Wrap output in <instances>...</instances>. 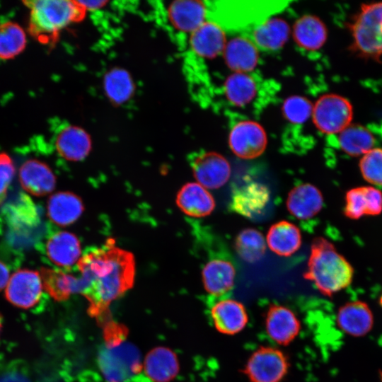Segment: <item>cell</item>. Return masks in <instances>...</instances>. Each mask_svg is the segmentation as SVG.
<instances>
[{"label":"cell","mask_w":382,"mask_h":382,"mask_svg":"<svg viewBox=\"0 0 382 382\" xmlns=\"http://www.w3.org/2000/svg\"><path fill=\"white\" fill-rule=\"evenodd\" d=\"M291 34L301 49L314 52L325 45L328 38V29L320 18L306 14L295 21Z\"/></svg>","instance_id":"obj_22"},{"label":"cell","mask_w":382,"mask_h":382,"mask_svg":"<svg viewBox=\"0 0 382 382\" xmlns=\"http://www.w3.org/2000/svg\"><path fill=\"white\" fill-rule=\"evenodd\" d=\"M323 198L314 185L304 183L294 187L289 193L286 207L289 212L299 219H308L322 209Z\"/></svg>","instance_id":"obj_25"},{"label":"cell","mask_w":382,"mask_h":382,"mask_svg":"<svg viewBox=\"0 0 382 382\" xmlns=\"http://www.w3.org/2000/svg\"><path fill=\"white\" fill-rule=\"evenodd\" d=\"M103 88L106 96L112 102L121 104L127 101L132 96L134 85L127 71L115 68L105 74Z\"/></svg>","instance_id":"obj_34"},{"label":"cell","mask_w":382,"mask_h":382,"mask_svg":"<svg viewBox=\"0 0 382 382\" xmlns=\"http://www.w3.org/2000/svg\"><path fill=\"white\" fill-rule=\"evenodd\" d=\"M76 265L80 294L89 303L88 313L102 321L107 320L110 304L134 284L136 265L133 254L109 238L102 245L88 249Z\"/></svg>","instance_id":"obj_1"},{"label":"cell","mask_w":382,"mask_h":382,"mask_svg":"<svg viewBox=\"0 0 382 382\" xmlns=\"http://www.w3.org/2000/svg\"><path fill=\"white\" fill-rule=\"evenodd\" d=\"M168 16L175 29L191 34L207 20L208 6L201 1H175L169 5Z\"/></svg>","instance_id":"obj_16"},{"label":"cell","mask_w":382,"mask_h":382,"mask_svg":"<svg viewBox=\"0 0 382 382\" xmlns=\"http://www.w3.org/2000/svg\"><path fill=\"white\" fill-rule=\"evenodd\" d=\"M287 370V359L280 350L261 347L250 357L245 373L250 382H280Z\"/></svg>","instance_id":"obj_8"},{"label":"cell","mask_w":382,"mask_h":382,"mask_svg":"<svg viewBox=\"0 0 382 382\" xmlns=\"http://www.w3.org/2000/svg\"><path fill=\"white\" fill-rule=\"evenodd\" d=\"M54 145L59 155L70 161L83 160L91 149L89 134L76 125H66L60 129L55 138Z\"/></svg>","instance_id":"obj_20"},{"label":"cell","mask_w":382,"mask_h":382,"mask_svg":"<svg viewBox=\"0 0 382 382\" xmlns=\"http://www.w3.org/2000/svg\"><path fill=\"white\" fill-rule=\"evenodd\" d=\"M97 360L105 382H143L140 352L130 342L105 343Z\"/></svg>","instance_id":"obj_5"},{"label":"cell","mask_w":382,"mask_h":382,"mask_svg":"<svg viewBox=\"0 0 382 382\" xmlns=\"http://www.w3.org/2000/svg\"><path fill=\"white\" fill-rule=\"evenodd\" d=\"M349 28L352 50L362 58L379 61L382 57V2L362 4Z\"/></svg>","instance_id":"obj_4"},{"label":"cell","mask_w":382,"mask_h":382,"mask_svg":"<svg viewBox=\"0 0 382 382\" xmlns=\"http://www.w3.org/2000/svg\"><path fill=\"white\" fill-rule=\"evenodd\" d=\"M300 322L289 308L272 305L266 314L265 328L268 336L280 345L290 343L298 335Z\"/></svg>","instance_id":"obj_15"},{"label":"cell","mask_w":382,"mask_h":382,"mask_svg":"<svg viewBox=\"0 0 382 382\" xmlns=\"http://www.w3.org/2000/svg\"><path fill=\"white\" fill-rule=\"evenodd\" d=\"M25 30L18 23H0V59L10 60L21 54L27 46Z\"/></svg>","instance_id":"obj_33"},{"label":"cell","mask_w":382,"mask_h":382,"mask_svg":"<svg viewBox=\"0 0 382 382\" xmlns=\"http://www.w3.org/2000/svg\"><path fill=\"white\" fill-rule=\"evenodd\" d=\"M42 289L40 272L29 269H21L9 278L5 296L13 305L28 309L38 303Z\"/></svg>","instance_id":"obj_11"},{"label":"cell","mask_w":382,"mask_h":382,"mask_svg":"<svg viewBox=\"0 0 382 382\" xmlns=\"http://www.w3.org/2000/svg\"><path fill=\"white\" fill-rule=\"evenodd\" d=\"M227 41L225 30L216 22L207 19L190 34V44L196 55L212 59L223 54Z\"/></svg>","instance_id":"obj_14"},{"label":"cell","mask_w":382,"mask_h":382,"mask_svg":"<svg viewBox=\"0 0 382 382\" xmlns=\"http://www.w3.org/2000/svg\"><path fill=\"white\" fill-rule=\"evenodd\" d=\"M9 278V270L7 266L0 261V291L6 286Z\"/></svg>","instance_id":"obj_43"},{"label":"cell","mask_w":382,"mask_h":382,"mask_svg":"<svg viewBox=\"0 0 382 382\" xmlns=\"http://www.w3.org/2000/svg\"><path fill=\"white\" fill-rule=\"evenodd\" d=\"M270 198V192L266 185L250 182L233 190L230 209L240 215L253 219L265 209Z\"/></svg>","instance_id":"obj_12"},{"label":"cell","mask_w":382,"mask_h":382,"mask_svg":"<svg viewBox=\"0 0 382 382\" xmlns=\"http://www.w3.org/2000/svg\"><path fill=\"white\" fill-rule=\"evenodd\" d=\"M290 34L287 22L272 16L254 25L250 39L258 49L275 51L286 44Z\"/></svg>","instance_id":"obj_21"},{"label":"cell","mask_w":382,"mask_h":382,"mask_svg":"<svg viewBox=\"0 0 382 382\" xmlns=\"http://www.w3.org/2000/svg\"><path fill=\"white\" fill-rule=\"evenodd\" d=\"M29 9L30 35L43 45H51L62 30L84 16L76 1L35 0L23 1Z\"/></svg>","instance_id":"obj_3"},{"label":"cell","mask_w":382,"mask_h":382,"mask_svg":"<svg viewBox=\"0 0 382 382\" xmlns=\"http://www.w3.org/2000/svg\"><path fill=\"white\" fill-rule=\"evenodd\" d=\"M176 204L184 214L192 217L208 216L215 207L213 196L197 183L184 185L177 194Z\"/></svg>","instance_id":"obj_24"},{"label":"cell","mask_w":382,"mask_h":382,"mask_svg":"<svg viewBox=\"0 0 382 382\" xmlns=\"http://www.w3.org/2000/svg\"><path fill=\"white\" fill-rule=\"evenodd\" d=\"M202 276L205 290L212 296H220L232 289L236 270L229 261L214 259L204 265Z\"/></svg>","instance_id":"obj_28"},{"label":"cell","mask_w":382,"mask_h":382,"mask_svg":"<svg viewBox=\"0 0 382 382\" xmlns=\"http://www.w3.org/2000/svg\"><path fill=\"white\" fill-rule=\"evenodd\" d=\"M197 183L207 189L223 186L231 175L228 161L221 154L214 151L195 154L190 162Z\"/></svg>","instance_id":"obj_10"},{"label":"cell","mask_w":382,"mask_h":382,"mask_svg":"<svg viewBox=\"0 0 382 382\" xmlns=\"http://www.w3.org/2000/svg\"><path fill=\"white\" fill-rule=\"evenodd\" d=\"M45 250L50 260L64 269L76 265L81 256L79 238L69 231H62L54 233L47 240Z\"/></svg>","instance_id":"obj_23"},{"label":"cell","mask_w":382,"mask_h":382,"mask_svg":"<svg viewBox=\"0 0 382 382\" xmlns=\"http://www.w3.org/2000/svg\"><path fill=\"white\" fill-rule=\"evenodd\" d=\"M338 142L345 153L352 156H359L373 149L375 138L364 126L351 123L339 133Z\"/></svg>","instance_id":"obj_32"},{"label":"cell","mask_w":382,"mask_h":382,"mask_svg":"<svg viewBox=\"0 0 382 382\" xmlns=\"http://www.w3.org/2000/svg\"><path fill=\"white\" fill-rule=\"evenodd\" d=\"M352 103L338 94L323 95L313 105V122L318 130L323 134H339L352 123Z\"/></svg>","instance_id":"obj_7"},{"label":"cell","mask_w":382,"mask_h":382,"mask_svg":"<svg viewBox=\"0 0 382 382\" xmlns=\"http://www.w3.org/2000/svg\"><path fill=\"white\" fill-rule=\"evenodd\" d=\"M313 104L301 96H291L283 103L284 117L293 125H302L311 117Z\"/></svg>","instance_id":"obj_36"},{"label":"cell","mask_w":382,"mask_h":382,"mask_svg":"<svg viewBox=\"0 0 382 382\" xmlns=\"http://www.w3.org/2000/svg\"><path fill=\"white\" fill-rule=\"evenodd\" d=\"M363 178L369 183L382 186V149L373 148L359 161Z\"/></svg>","instance_id":"obj_37"},{"label":"cell","mask_w":382,"mask_h":382,"mask_svg":"<svg viewBox=\"0 0 382 382\" xmlns=\"http://www.w3.org/2000/svg\"><path fill=\"white\" fill-rule=\"evenodd\" d=\"M354 269L335 246L324 238L313 239L304 278L324 295L331 296L352 282Z\"/></svg>","instance_id":"obj_2"},{"label":"cell","mask_w":382,"mask_h":382,"mask_svg":"<svg viewBox=\"0 0 382 382\" xmlns=\"http://www.w3.org/2000/svg\"><path fill=\"white\" fill-rule=\"evenodd\" d=\"M0 382H32L22 362H12L0 375Z\"/></svg>","instance_id":"obj_40"},{"label":"cell","mask_w":382,"mask_h":382,"mask_svg":"<svg viewBox=\"0 0 382 382\" xmlns=\"http://www.w3.org/2000/svg\"><path fill=\"white\" fill-rule=\"evenodd\" d=\"M210 315L216 329L226 335L241 332L248 320L244 306L231 299H221L214 303L210 309Z\"/></svg>","instance_id":"obj_17"},{"label":"cell","mask_w":382,"mask_h":382,"mask_svg":"<svg viewBox=\"0 0 382 382\" xmlns=\"http://www.w3.org/2000/svg\"><path fill=\"white\" fill-rule=\"evenodd\" d=\"M366 199V215H378L382 212V192L378 189L365 186Z\"/></svg>","instance_id":"obj_41"},{"label":"cell","mask_w":382,"mask_h":382,"mask_svg":"<svg viewBox=\"0 0 382 382\" xmlns=\"http://www.w3.org/2000/svg\"><path fill=\"white\" fill-rule=\"evenodd\" d=\"M337 323L344 332L354 337H361L372 329L374 316L365 302L356 301L347 303L340 308L337 314Z\"/></svg>","instance_id":"obj_19"},{"label":"cell","mask_w":382,"mask_h":382,"mask_svg":"<svg viewBox=\"0 0 382 382\" xmlns=\"http://www.w3.org/2000/svg\"><path fill=\"white\" fill-rule=\"evenodd\" d=\"M179 368L175 354L163 347L153 349L147 354L144 361L147 379L154 382H169L177 376Z\"/></svg>","instance_id":"obj_27"},{"label":"cell","mask_w":382,"mask_h":382,"mask_svg":"<svg viewBox=\"0 0 382 382\" xmlns=\"http://www.w3.org/2000/svg\"><path fill=\"white\" fill-rule=\"evenodd\" d=\"M366 199L364 187L349 190L345 195V215L352 219H358L366 215Z\"/></svg>","instance_id":"obj_38"},{"label":"cell","mask_w":382,"mask_h":382,"mask_svg":"<svg viewBox=\"0 0 382 382\" xmlns=\"http://www.w3.org/2000/svg\"><path fill=\"white\" fill-rule=\"evenodd\" d=\"M267 242L274 253L288 257L299 249L301 235L296 226L283 220L271 226L267 234Z\"/></svg>","instance_id":"obj_29"},{"label":"cell","mask_w":382,"mask_h":382,"mask_svg":"<svg viewBox=\"0 0 382 382\" xmlns=\"http://www.w3.org/2000/svg\"><path fill=\"white\" fill-rule=\"evenodd\" d=\"M226 66L233 73H250L259 62L258 48L251 39L237 36L227 41L223 52Z\"/></svg>","instance_id":"obj_18"},{"label":"cell","mask_w":382,"mask_h":382,"mask_svg":"<svg viewBox=\"0 0 382 382\" xmlns=\"http://www.w3.org/2000/svg\"><path fill=\"white\" fill-rule=\"evenodd\" d=\"M235 249L242 260L254 263L265 255L266 243L261 232L254 228H245L235 240Z\"/></svg>","instance_id":"obj_35"},{"label":"cell","mask_w":382,"mask_h":382,"mask_svg":"<svg viewBox=\"0 0 382 382\" xmlns=\"http://www.w3.org/2000/svg\"><path fill=\"white\" fill-rule=\"evenodd\" d=\"M228 145L233 153L243 159L260 156L265 150L267 137L263 127L250 120L234 124L228 134Z\"/></svg>","instance_id":"obj_9"},{"label":"cell","mask_w":382,"mask_h":382,"mask_svg":"<svg viewBox=\"0 0 382 382\" xmlns=\"http://www.w3.org/2000/svg\"><path fill=\"white\" fill-rule=\"evenodd\" d=\"M284 1H222L208 6L210 19L225 29H238L255 25L284 8Z\"/></svg>","instance_id":"obj_6"},{"label":"cell","mask_w":382,"mask_h":382,"mask_svg":"<svg viewBox=\"0 0 382 382\" xmlns=\"http://www.w3.org/2000/svg\"><path fill=\"white\" fill-rule=\"evenodd\" d=\"M18 177L22 187L34 196L47 195L55 188L53 171L46 163L36 158L28 159L21 166Z\"/></svg>","instance_id":"obj_13"},{"label":"cell","mask_w":382,"mask_h":382,"mask_svg":"<svg viewBox=\"0 0 382 382\" xmlns=\"http://www.w3.org/2000/svg\"><path fill=\"white\" fill-rule=\"evenodd\" d=\"M224 91L231 104L243 107L255 99L257 93V83L250 73H232L224 82Z\"/></svg>","instance_id":"obj_31"},{"label":"cell","mask_w":382,"mask_h":382,"mask_svg":"<svg viewBox=\"0 0 382 382\" xmlns=\"http://www.w3.org/2000/svg\"><path fill=\"white\" fill-rule=\"evenodd\" d=\"M1 325H2V320H1V317L0 316V330H1Z\"/></svg>","instance_id":"obj_44"},{"label":"cell","mask_w":382,"mask_h":382,"mask_svg":"<svg viewBox=\"0 0 382 382\" xmlns=\"http://www.w3.org/2000/svg\"><path fill=\"white\" fill-rule=\"evenodd\" d=\"M81 198L71 192H58L52 194L47 204L49 219L59 226L74 224L83 212Z\"/></svg>","instance_id":"obj_26"},{"label":"cell","mask_w":382,"mask_h":382,"mask_svg":"<svg viewBox=\"0 0 382 382\" xmlns=\"http://www.w3.org/2000/svg\"><path fill=\"white\" fill-rule=\"evenodd\" d=\"M40 274L43 289L54 300L64 301L71 294L80 293L79 277L48 267H42Z\"/></svg>","instance_id":"obj_30"},{"label":"cell","mask_w":382,"mask_h":382,"mask_svg":"<svg viewBox=\"0 0 382 382\" xmlns=\"http://www.w3.org/2000/svg\"><path fill=\"white\" fill-rule=\"evenodd\" d=\"M79 5L85 11L98 10L103 7L107 1H76Z\"/></svg>","instance_id":"obj_42"},{"label":"cell","mask_w":382,"mask_h":382,"mask_svg":"<svg viewBox=\"0 0 382 382\" xmlns=\"http://www.w3.org/2000/svg\"><path fill=\"white\" fill-rule=\"evenodd\" d=\"M14 175L15 166L11 158L5 152L0 153V204L6 198Z\"/></svg>","instance_id":"obj_39"}]
</instances>
